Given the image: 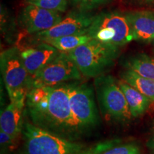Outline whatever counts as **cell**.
I'll use <instances>...</instances> for the list:
<instances>
[{
  "label": "cell",
  "instance_id": "cell-1",
  "mask_svg": "<svg viewBox=\"0 0 154 154\" xmlns=\"http://www.w3.org/2000/svg\"><path fill=\"white\" fill-rule=\"evenodd\" d=\"M25 110L32 124L59 137L75 141L84 134L72 113L65 84L29 88Z\"/></svg>",
  "mask_w": 154,
  "mask_h": 154
},
{
  "label": "cell",
  "instance_id": "cell-2",
  "mask_svg": "<svg viewBox=\"0 0 154 154\" xmlns=\"http://www.w3.org/2000/svg\"><path fill=\"white\" fill-rule=\"evenodd\" d=\"M22 134L26 154H97L112 145L109 140L89 148L50 134L29 122H24Z\"/></svg>",
  "mask_w": 154,
  "mask_h": 154
},
{
  "label": "cell",
  "instance_id": "cell-3",
  "mask_svg": "<svg viewBox=\"0 0 154 154\" xmlns=\"http://www.w3.org/2000/svg\"><path fill=\"white\" fill-rule=\"evenodd\" d=\"M66 53L83 76L97 78L104 75L114 65L119 54V48L92 38Z\"/></svg>",
  "mask_w": 154,
  "mask_h": 154
},
{
  "label": "cell",
  "instance_id": "cell-4",
  "mask_svg": "<svg viewBox=\"0 0 154 154\" xmlns=\"http://www.w3.org/2000/svg\"><path fill=\"white\" fill-rule=\"evenodd\" d=\"M0 66L9 101L25 108L29 74L23 63L20 49L11 47L3 51L0 56Z\"/></svg>",
  "mask_w": 154,
  "mask_h": 154
},
{
  "label": "cell",
  "instance_id": "cell-5",
  "mask_svg": "<svg viewBox=\"0 0 154 154\" xmlns=\"http://www.w3.org/2000/svg\"><path fill=\"white\" fill-rule=\"evenodd\" d=\"M87 34L96 41L119 48L134 40L126 15L119 11L102 12L94 17Z\"/></svg>",
  "mask_w": 154,
  "mask_h": 154
},
{
  "label": "cell",
  "instance_id": "cell-6",
  "mask_svg": "<svg viewBox=\"0 0 154 154\" xmlns=\"http://www.w3.org/2000/svg\"><path fill=\"white\" fill-rule=\"evenodd\" d=\"M94 84L103 114L116 121L130 120L131 113L118 81L112 76L104 74L96 78Z\"/></svg>",
  "mask_w": 154,
  "mask_h": 154
},
{
  "label": "cell",
  "instance_id": "cell-7",
  "mask_svg": "<svg viewBox=\"0 0 154 154\" xmlns=\"http://www.w3.org/2000/svg\"><path fill=\"white\" fill-rule=\"evenodd\" d=\"M65 86L73 115L82 131L88 132L99 123L93 88L86 83L76 82Z\"/></svg>",
  "mask_w": 154,
  "mask_h": 154
},
{
  "label": "cell",
  "instance_id": "cell-8",
  "mask_svg": "<svg viewBox=\"0 0 154 154\" xmlns=\"http://www.w3.org/2000/svg\"><path fill=\"white\" fill-rule=\"evenodd\" d=\"M82 74L66 52L57 57L33 76L29 77L28 90L32 87L55 86L69 81H78Z\"/></svg>",
  "mask_w": 154,
  "mask_h": 154
},
{
  "label": "cell",
  "instance_id": "cell-9",
  "mask_svg": "<svg viewBox=\"0 0 154 154\" xmlns=\"http://www.w3.org/2000/svg\"><path fill=\"white\" fill-rule=\"evenodd\" d=\"M59 11L28 5L21 11L19 23L27 34H34L49 29L62 20Z\"/></svg>",
  "mask_w": 154,
  "mask_h": 154
},
{
  "label": "cell",
  "instance_id": "cell-10",
  "mask_svg": "<svg viewBox=\"0 0 154 154\" xmlns=\"http://www.w3.org/2000/svg\"><path fill=\"white\" fill-rule=\"evenodd\" d=\"M93 17L86 13H72L49 29L34 34L35 41L40 43L51 38L87 33Z\"/></svg>",
  "mask_w": 154,
  "mask_h": 154
},
{
  "label": "cell",
  "instance_id": "cell-11",
  "mask_svg": "<svg viewBox=\"0 0 154 154\" xmlns=\"http://www.w3.org/2000/svg\"><path fill=\"white\" fill-rule=\"evenodd\" d=\"M20 52L29 77H31L52 61L60 51L46 42H40L37 45L26 48Z\"/></svg>",
  "mask_w": 154,
  "mask_h": 154
},
{
  "label": "cell",
  "instance_id": "cell-12",
  "mask_svg": "<svg viewBox=\"0 0 154 154\" xmlns=\"http://www.w3.org/2000/svg\"><path fill=\"white\" fill-rule=\"evenodd\" d=\"M125 15L130 24L134 40L142 42L154 41L153 11H131Z\"/></svg>",
  "mask_w": 154,
  "mask_h": 154
},
{
  "label": "cell",
  "instance_id": "cell-13",
  "mask_svg": "<svg viewBox=\"0 0 154 154\" xmlns=\"http://www.w3.org/2000/svg\"><path fill=\"white\" fill-rule=\"evenodd\" d=\"M24 109L25 108L19 106L12 102H10L9 104L1 111V130L10 135L16 140H17L23 131L24 124Z\"/></svg>",
  "mask_w": 154,
  "mask_h": 154
},
{
  "label": "cell",
  "instance_id": "cell-14",
  "mask_svg": "<svg viewBox=\"0 0 154 154\" xmlns=\"http://www.w3.org/2000/svg\"><path fill=\"white\" fill-rule=\"evenodd\" d=\"M118 83L126 97L132 117L136 118L143 114L147 111L151 100L124 80L118 81Z\"/></svg>",
  "mask_w": 154,
  "mask_h": 154
},
{
  "label": "cell",
  "instance_id": "cell-15",
  "mask_svg": "<svg viewBox=\"0 0 154 154\" xmlns=\"http://www.w3.org/2000/svg\"><path fill=\"white\" fill-rule=\"evenodd\" d=\"M121 78L151 101H154V80L145 78L129 69L121 74Z\"/></svg>",
  "mask_w": 154,
  "mask_h": 154
},
{
  "label": "cell",
  "instance_id": "cell-16",
  "mask_svg": "<svg viewBox=\"0 0 154 154\" xmlns=\"http://www.w3.org/2000/svg\"><path fill=\"white\" fill-rule=\"evenodd\" d=\"M125 66L140 76L154 80V58L146 54H138L131 58Z\"/></svg>",
  "mask_w": 154,
  "mask_h": 154
},
{
  "label": "cell",
  "instance_id": "cell-17",
  "mask_svg": "<svg viewBox=\"0 0 154 154\" xmlns=\"http://www.w3.org/2000/svg\"><path fill=\"white\" fill-rule=\"evenodd\" d=\"M91 39V36L86 33L51 38L44 42L53 46L61 52H69L82 44H86V42H89Z\"/></svg>",
  "mask_w": 154,
  "mask_h": 154
},
{
  "label": "cell",
  "instance_id": "cell-18",
  "mask_svg": "<svg viewBox=\"0 0 154 154\" xmlns=\"http://www.w3.org/2000/svg\"><path fill=\"white\" fill-rule=\"evenodd\" d=\"M28 5L51 11L63 12L67 9V0H26Z\"/></svg>",
  "mask_w": 154,
  "mask_h": 154
},
{
  "label": "cell",
  "instance_id": "cell-19",
  "mask_svg": "<svg viewBox=\"0 0 154 154\" xmlns=\"http://www.w3.org/2000/svg\"><path fill=\"white\" fill-rule=\"evenodd\" d=\"M97 154H140V151L134 143L116 144Z\"/></svg>",
  "mask_w": 154,
  "mask_h": 154
},
{
  "label": "cell",
  "instance_id": "cell-20",
  "mask_svg": "<svg viewBox=\"0 0 154 154\" xmlns=\"http://www.w3.org/2000/svg\"><path fill=\"white\" fill-rule=\"evenodd\" d=\"M16 139L3 131L0 130L1 153L5 154L13 151L16 147Z\"/></svg>",
  "mask_w": 154,
  "mask_h": 154
},
{
  "label": "cell",
  "instance_id": "cell-21",
  "mask_svg": "<svg viewBox=\"0 0 154 154\" xmlns=\"http://www.w3.org/2000/svg\"><path fill=\"white\" fill-rule=\"evenodd\" d=\"M110 0H80V7L82 10H90L108 2Z\"/></svg>",
  "mask_w": 154,
  "mask_h": 154
},
{
  "label": "cell",
  "instance_id": "cell-22",
  "mask_svg": "<svg viewBox=\"0 0 154 154\" xmlns=\"http://www.w3.org/2000/svg\"><path fill=\"white\" fill-rule=\"evenodd\" d=\"M147 146L152 150H154V129L153 131V134L150 137L149 140L147 142Z\"/></svg>",
  "mask_w": 154,
  "mask_h": 154
},
{
  "label": "cell",
  "instance_id": "cell-23",
  "mask_svg": "<svg viewBox=\"0 0 154 154\" xmlns=\"http://www.w3.org/2000/svg\"><path fill=\"white\" fill-rule=\"evenodd\" d=\"M135 2L138 4H143V5H153L154 0H133Z\"/></svg>",
  "mask_w": 154,
  "mask_h": 154
},
{
  "label": "cell",
  "instance_id": "cell-24",
  "mask_svg": "<svg viewBox=\"0 0 154 154\" xmlns=\"http://www.w3.org/2000/svg\"><path fill=\"white\" fill-rule=\"evenodd\" d=\"M70 1L74 4H77V3L80 2V0H70Z\"/></svg>",
  "mask_w": 154,
  "mask_h": 154
},
{
  "label": "cell",
  "instance_id": "cell-25",
  "mask_svg": "<svg viewBox=\"0 0 154 154\" xmlns=\"http://www.w3.org/2000/svg\"><path fill=\"white\" fill-rule=\"evenodd\" d=\"M153 154H154V153H153Z\"/></svg>",
  "mask_w": 154,
  "mask_h": 154
},
{
  "label": "cell",
  "instance_id": "cell-26",
  "mask_svg": "<svg viewBox=\"0 0 154 154\" xmlns=\"http://www.w3.org/2000/svg\"><path fill=\"white\" fill-rule=\"evenodd\" d=\"M153 42H154V41H153Z\"/></svg>",
  "mask_w": 154,
  "mask_h": 154
}]
</instances>
